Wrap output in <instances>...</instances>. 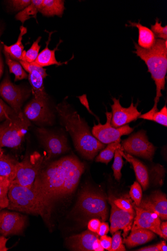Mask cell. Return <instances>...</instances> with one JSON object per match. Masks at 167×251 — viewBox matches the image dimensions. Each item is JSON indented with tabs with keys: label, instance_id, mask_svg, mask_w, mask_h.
Wrapping results in <instances>:
<instances>
[{
	"label": "cell",
	"instance_id": "1",
	"mask_svg": "<svg viewBox=\"0 0 167 251\" xmlns=\"http://www.w3.org/2000/svg\"><path fill=\"white\" fill-rule=\"evenodd\" d=\"M85 171V165L74 155L45 162L32 188L54 202L72 194Z\"/></svg>",
	"mask_w": 167,
	"mask_h": 251
},
{
	"label": "cell",
	"instance_id": "2",
	"mask_svg": "<svg viewBox=\"0 0 167 251\" xmlns=\"http://www.w3.org/2000/svg\"><path fill=\"white\" fill-rule=\"evenodd\" d=\"M66 100L56 107L60 123L71 135L77 151L88 160H92L105 145L94 136L87 123Z\"/></svg>",
	"mask_w": 167,
	"mask_h": 251
},
{
	"label": "cell",
	"instance_id": "3",
	"mask_svg": "<svg viewBox=\"0 0 167 251\" xmlns=\"http://www.w3.org/2000/svg\"><path fill=\"white\" fill-rule=\"evenodd\" d=\"M8 196V210L39 215L48 221L50 219L54 204L32 188L23 187L12 181Z\"/></svg>",
	"mask_w": 167,
	"mask_h": 251
},
{
	"label": "cell",
	"instance_id": "4",
	"mask_svg": "<svg viewBox=\"0 0 167 251\" xmlns=\"http://www.w3.org/2000/svg\"><path fill=\"white\" fill-rule=\"evenodd\" d=\"M135 53L146 63L148 72L156 86V96L153 108H158V103L162 97V91L165 88V79L167 73V40L157 38L153 47L149 49H143L134 42Z\"/></svg>",
	"mask_w": 167,
	"mask_h": 251
},
{
	"label": "cell",
	"instance_id": "5",
	"mask_svg": "<svg viewBox=\"0 0 167 251\" xmlns=\"http://www.w3.org/2000/svg\"><path fill=\"white\" fill-rule=\"evenodd\" d=\"M31 125L23 111L5 120L0 124V147L19 148Z\"/></svg>",
	"mask_w": 167,
	"mask_h": 251
},
{
	"label": "cell",
	"instance_id": "6",
	"mask_svg": "<svg viewBox=\"0 0 167 251\" xmlns=\"http://www.w3.org/2000/svg\"><path fill=\"white\" fill-rule=\"evenodd\" d=\"M76 209L88 217L99 219L105 222L108 217L107 198L102 194L84 189L79 195Z\"/></svg>",
	"mask_w": 167,
	"mask_h": 251
},
{
	"label": "cell",
	"instance_id": "7",
	"mask_svg": "<svg viewBox=\"0 0 167 251\" xmlns=\"http://www.w3.org/2000/svg\"><path fill=\"white\" fill-rule=\"evenodd\" d=\"M44 163V157L38 152L26 156L22 162H18L16 176L13 181L31 188Z\"/></svg>",
	"mask_w": 167,
	"mask_h": 251
},
{
	"label": "cell",
	"instance_id": "8",
	"mask_svg": "<svg viewBox=\"0 0 167 251\" xmlns=\"http://www.w3.org/2000/svg\"><path fill=\"white\" fill-rule=\"evenodd\" d=\"M37 134L47 153L46 157L44 158L45 162H49L52 159L70 150L67 139L63 134L56 133L43 128H38Z\"/></svg>",
	"mask_w": 167,
	"mask_h": 251
},
{
	"label": "cell",
	"instance_id": "9",
	"mask_svg": "<svg viewBox=\"0 0 167 251\" xmlns=\"http://www.w3.org/2000/svg\"><path fill=\"white\" fill-rule=\"evenodd\" d=\"M121 149L131 155L152 161L156 148L149 141L146 131L142 129L123 141Z\"/></svg>",
	"mask_w": 167,
	"mask_h": 251
},
{
	"label": "cell",
	"instance_id": "10",
	"mask_svg": "<svg viewBox=\"0 0 167 251\" xmlns=\"http://www.w3.org/2000/svg\"><path fill=\"white\" fill-rule=\"evenodd\" d=\"M106 115V123L95 125L92 130L94 136L102 144L108 145L120 141L121 136L128 135L133 131L134 128L128 125L118 128L114 127L111 125L112 113L107 111Z\"/></svg>",
	"mask_w": 167,
	"mask_h": 251
},
{
	"label": "cell",
	"instance_id": "11",
	"mask_svg": "<svg viewBox=\"0 0 167 251\" xmlns=\"http://www.w3.org/2000/svg\"><path fill=\"white\" fill-rule=\"evenodd\" d=\"M29 95L25 89L12 83L8 75L0 84V96L17 113L22 112L23 103Z\"/></svg>",
	"mask_w": 167,
	"mask_h": 251
},
{
	"label": "cell",
	"instance_id": "12",
	"mask_svg": "<svg viewBox=\"0 0 167 251\" xmlns=\"http://www.w3.org/2000/svg\"><path fill=\"white\" fill-rule=\"evenodd\" d=\"M26 224V218L18 212H0V234L7 237L23 234Z\"/></svg>",
	"mask_w": 167,
	"mask_h": 251
},
{
	"label": "cell",
	"instance_id": "13",
	"mask_svg": "<svg viewBox=\"0 0 167 251\" xmlns=\"http://www.w3.org/2000/svg\"><path fill=\"white\" fill-rule=\"evenodd\" d=\"M66 244L72 251H104L99 236L96 233L87 230L68 238Z\"/></svg>",
	"mask_w": 167,
	"mask_h": 251
},
{
	"label": "cell",
	"instance_id": "14",
	"mask_svg": "<svg viewBox=\"0 0 167 251\" xmlns=\"http://www.w3.org/2000/svg\"><path fill=\"white\" fill-rule=\"evenodd\" d=\"M23 112L30 122L37 124L51 125L54 122V115L48 106V102L33 98Z\"/></svg>",
	"mask_w": 167,
	"mask_h": 251
},
{
	"label": "cell",
	"instance_id": "15",
	"mask_svg": "<svg viewBox=\"0 0 167 251\" xmlns=\"http://www.w3.org/2000/svg\"><path fill=\"white\" fill-rule=\"evenodd\" d=\"M113 104L111 105L112 119L111 125L115 128H118L127 125L135 121L141 115L137 109L138 104L136 105L132 101L128 108L123 107L120 104V99L112 98Z\"/></svg>",
	"mask_w": 167,
	"mask_h": 251
},
{
	"label": "cell",
	"instance_id": "16",
	"mask_svg": "<svg viewBox=\"0 0 167 251\" xmlns=\"http://www.w3.org/2000/svg\"><path fill=\"white\" fill-rule=\"evenodd\" d=\"M108 201L111 206L110 233L113 235L116 231L122 230L124 231L123 237L125 238L131 230L135 215L131 214L116 206L113 202L112 195L108 198Z\"/></svg>",
	"mask_w": 167,
	"mask_h": 251
},
{
	"label": "cell",
	"instance_id": "17",
	"mask_svg": "<svg viewBox=\"0 0 167 251\" xmlns=\"http://www.w3.org/2000/svg\"><path fill=\"white\" fill-rule=\"evenodd\" d=\"M136 217L134 219L131 231L145 229L152 231L164 238L160 229L161 220L159 216L154 213L140 208L134 205Z\"/></svg>",
	"mask_w": 167,
	"mask_h": 251
},
{
	"label": "cell",
	"instance_id": "18",
	"mask_svg": "<svg viewBox=\"0 0 167 251\" xmlns=\"http://www.w3.org/2000/svg\"><path fill=\"white\" fill-rule=\"evenodd\" d=\"M137 207L157 214L162 220L167 219V196L160 191H156L142 199Z\"/></svg>",
	"mask_w": 167,
	"mask_h": 251
},
{
	"label": "cell",
	"instance_id": "19",
	"mask_svg": "<svg viewBox=\"0 0 167 251\" xmlns=\"http://www.w3.org/2000/svg\"><path fill=\"white\" fill-rule=\"evenodd\" d=\"M120 152L122 157L132 165L137 181L143 190L146 191L149 187L150 181V174L148 168L139 159L124 152L121 149L120 150Z\"/></svg>",
	"mask_w": 167,
	"mask_h": 251
},
{
	"label": "cell",
	"instance_id": "20",
	"mask_svg": "<svg viewBox=\"0 0 167 251\" xmlns=\"http://www.w3.org/2000/svg\"><path fill=\"white\" fill-rule=\"evenodd\" d=\"M47 32V31H46ZM55 32H48L49 33V38L48 40L46 42V48L40 53L36 58V60L34 62V63L35 64L43 67L45 66H48L52 65H57L58 66H61L63 64H65L67 63V62H60L57 61L55 57V52L58 50V48L59 45L63 42L62 40H60V42L57 45L56 48L54 50H50L48 46L51 41V36L53 33Z\"/></svg>",
	"mask_w": 167,
	"mask_h": 251
},
{
	"label": "cell",
	"instance_id": "21",
	"mask_svg": "<svg viewBox=\"0 0 167 251\" xmlns=\"http://www.w3.org/2000/svg\"><path fill=\"white\" fill-rule=\"evenodd\" d=\"M131 231L130 235L124 238L123 242L128 248L146 244L156 237L155 233L152 231L141 228Z\"/></svg>",
	"mask_w": 167,
	"mask_h": 251
},
{
	"label": "cell",
	"instance_id": "22",
	"mask_svg": "<svg viewBox=\"0 0 167 251\" xmlns=\"http://www.w3.org/2000/svg\"><path fill=\"white\" fill-rule=\"evenodd\" d=\"M128 27H136L138 29L139 36L138 45L143 49H151L155 43L156 38L152 30L148 27L142 25L140 22H128Z\"/></svg>",
	"mask_w": 167,
	"mask_h": 251
},
{
	"label": "cell",
	"instance_id": "23",
	"mask_svg": "<svg viewBox=\"0 0 167 251\" xmlns=\"http://www.w3.org/2000/svg\"><path fill=\"white\" fill-rule=\"evenodd\" d=\"M28 79L32 88L34 99L36 100L48 102V97L46 93L44 85L43 78L37 72L29 74Z\"/></svg>",
	"mask_w": 167,
	"mask_h": 251
},
{
	"label": "cell",
	"instance_id": "24",
	"mask_svg": "<svg viewBox=\"0 0 167 251\" xmlns=\"http://www.w3.org/2000/svg\"><path fill=\"white\" fill-rule=\"evenodd\" d=\"M64 10V1L62 0H43L39 12L47 17H62Z\"/></svg>",
	"mask_w": 167,
	"mask_h": 251
},
{
	"label": "cell",
	"instance_id": "25",
	"mask_svg": "<svg viewBox=\"0 0 167 251\" xmlns=\"http://www.w3.org/2000/svg\"><path fill=\"white\" fill-rule=\"evenodd\" d=\"M18 162L10 155L3 154L0 157V176L13 181L16 176Z\"/></svg>",
	"mask_w": 167,
	"mask_h": 251
},
{
	"label": "cell",
	"instance_id": "26",
	"mask_svg": "<svg viewBox=\"0 0 167 251\" xmlns=\"http://www.w3.org/2000/svg\"><path fill=\"white\" fill-rule=\"evenodd\" d=\"M27 32V28L23 26L20 27V33L17 41L13 45L8 46L3 44L4 53L7 55L10 58L15 61H20L24 47L22 44V39L24 35Z\"/></svg>",
	"mask_w": 167,
	"mask_h": 251
},
{
	"label": "cell",
	"instance_id": "27",
	"mask_svg": "<svg viewBox=\"0 0 167 251\" xmlns=\"http://www.w3.org/2000/svg\"><path fill=\"white\" fill-rule=\"evenodd\" d=\"M140 119L150 121L165 127L167 126V107L165 105L160 110L152 108L149 111L141 115Z\"/></svg>",
	"mask_w": 167,
	"mask_h": 251
},
{
	"label": "cell",
	"instance_id": "28",
	"mask_svg": "<svg viewBox=\"0 0 167 251\" xmlns=\"http://www.w3.org/2000/svg\"><path fill=\"white\" fill-rule=\"evenodd\" d=\"M42 2L43 0H33L29 6L16 15V19L20 21L23 24L30 18H34L37 19V15Z\"/></svg>",
	"mask_w": 167,
	"mask_h": 251
},
{
	"label": "cell",
	"instance_id": "29",
	"mask_svg": "<svg viewBox=\"0 0 167 251\" xmlns=\"http://www.w3.org/2000/svg\"><path fill=\"white\" fill-rule=\"evenodd\" d=\"M121 140L108 144V146L102 151L95 161L98 163H102L108 165L114 156L116 150L121 148Z\"/></svg>",
	"mask_w": 167,
	"mask_h": 251
},
{
	"label": "cell",
	"instance_id": "30",
	"mask_svg": "<svg viewBox=\"0 0 167 251\" xmlns=\"http://www.w3.org/2000/svg\"><path fill=\"white\" fill-rule=\"evenodd\" d=\"M6 62L9 68L10 73L15 75V81L27 79L28 75L23 69L20 62L10 58L7 55L5 54Z\"/></svg>",
	"mask_w": 167,
	"mask_h": 251
},
{
	"label": "cell",
	"instance_id": "31",
	"mask_svg": "<svg viewBox=\"0 0 167 251\" xmlns=\"http://www.w3.org/2000/svg\"><path fill=\"white\" fill-rule=\"evenodd\" d=\"M41 38V37H38L36 41L33 43L31 48L27 51L25 50L23 51L20 61L31 63L34 62L36 60L41 48V46L39 45V43Z\"/></svg>",
	"mask_w": 167,
	"mask_h": 251
},
{
	"label": "cell",
	"instance_id": "32",
	"mask_svg": "<svg viewBox=\"0 0 167 251\" xmlns=\"http://www.w3.org/2000/svg\"><path fill=\"white\" fill-rule=\"evenodd\" d=\"M11 181L3 177L0 180V208H7L9 204L8 191Z\"/></svg>",
	"mask_w": 167,
	"mask_h": 251
},
{
	"label": "cell",
	"instance_id": "33",
	"mask_svg": "<svg viewBox=\"0 0 167 251\" xmlns=\"http://www.w3.org/2000/svg\"><path fill=\"white\" fill-rule=\"evenodd\" d=\"M121 148L117 149L114 154V161L112 166L114 176L117 180H120L122 177L121 170L123 166V157L120 153Z\"/></svg>",
	"mask_w": 167,
	"mask_h": 251
},
{
	"label": "cell",
	"instance_id": "34",
	"mask_svg": "<svg viewBox=\"0 0 167 251\" xmlns=\"http://www.w3.org/2000/svg\"><path fill=\"white\" fill-rule=\"evenodd\" d=\"M19 62L23 68H24V70L29 74L33 72H37L41 75L43 79L48 76L46 70L44 69L43 67L35 64L34 62L29 63L23 61H20Z\"/></svg>",
	"mask_w": 167,
	"mask_h": 251
},
{
	"label": "cell",
	"instance_id": "35",
	"mask_svg": "<svg viewBox=\"0 0 167 251\" xmlns=\"http://www.w3.org/2000/svg\"><path fill=\"white\" fill-rule=\"evenodd\" d=\"M151 30L158 39L167 40V26L163 27L158 18H156L155 24L151 25Z\"/></svg>",
	"mask_w": 167,
	"mask_h": 251
},
{
	"label": "cell",
	"instance_id": "36",
	"mask_svg": "<svg viewBox=\"0 0 167 251\" xmlns=\"http://www.w3.org/2000/svg\"><path fill=\"white\" fill-rule=\"evenodd\" d=\"M131 198L134 201V205L138 206L142 199V190L141 186L138 181H135L130 191Z\"/></svg>",
	"mask_w": 167,
	"mask_h": 251
},
{
	"label": "cell",
	"instance_id": "37",
	"mask_svg": "<svg viewBox=\"0 0 167 251\" xmlns=\"http://www.w3.org/2000/svg\"><path fill=\"white\" fill-rule=\"evenodd\" d=\"M113 196V202L119 208L131 214L135 215L134 207L130 201L124 199H114Z\"/></svg>",
	"mask_w": 167,
	"mask_h": 251
},
{
	"label": "cell",
	"instance_id": "38",
	"mask_svg": "<svg viewBox=\"0 0 167 251\" xmlns=\"http://www.w3.org/2000/svg\"><path fill=\"white\" fill-rule=\"evenodd\" d=\"M121 231H116L112 238V251H125L126 248L123 245L121 237Z\"/></svg>",
	"mask_w": 167,
	"mask_h": 251
},
{
	"label": "cell",
	"instance_id": "39",
	"mask_svg": "<svg viewBox=\"0 0 167 251\" xmlns=\"http://www.w3.org/2000/svg\"><path fill=\"white\" fill-rule=\"evenodd\" d=\"M16 113L15 111L0 99V122L5 121Z\"/></svg>",
	"mask_w": 167,
	"mask_h": 251
},
{
	"label": "cell",
	"instance_id": "40",
	"mask_svg": "<svg viewBox=\"0 0 167 251\" xmlns=\"http://www.w3.org/2000/svg\"><path fill=\"white\" fill-rule=\"evenodd\" d=\"M8 2L10 6L16 11H22L31 3V0H12Z\"/></svg>",
	"mask_w": 167,
	"mask_h": 251
},
{
	"label": "cell",
	"instance_id": "41",
	"mask_svg": "<svg viewBox=\"0 0 167 251\" xmlns=\"http://www.w3.org/2000/svg\"><path fill=\"white\" fill-rule=\"evenodd\" d=\"M101 223V222L99 219H92L88 223V229L91 232L97 233Z\"/></svg>",
	"mask_w": 167,
	"mask_h": 251
},
{
	"label": "cell",
	"instance_id": "42",
	"mask_svg": "<svg viewBox=\"0 0 167 251\" xmlns=\"http://www.w3.org/2000/svg\"><path fill=\"white\" fill-rule=\"evenodd\" d=\"M99 239L101 245L104 250L112 251V238L106 235L101 236Z\"/></svg>",
	"mask_w": 167,
	"mask_h": 251
},
{
	"label": "cell",
	"instance_id": "43",
	"mask_svg": "<svg viewBox=\"0 0 167 251\" xmlns=\"http://www.w3.org/2000/svg\"><path fill=\"white\" fill-rule=\"evenodd\" d=\"M110 230L109 226L107 223L101 222L99 229L97 233L99 236L107 235Z\"/></svg>",
	"mask_w": 167,
	"mask_h": 251
},
{
	"label": "cell",
	"instance_id": "44",
	"mask_svg": "<svg viewBox=\"0 0 167 251\" xmlns=\"http://www.w3.org/2000/svg\"><path fill=\"white\" fill-rule=\"evenodd\" d=\"M80 102L81 103L85 106V107L87 108V109L89 111V112L91 114V115H93L95 118H96L97 120L99 122V119H98L97 117L96 116H95L94 114L93 113V112L90 110L88 101L87 99V96L86 95H83V96L81 97H78Z\"/></svg>",
	"mask_w": 167,
	"mask_h": 251
},
{
	"label": "cell",
	"instance_id": "45",
	"mask_svg": "<svg viewBox=\"0 0 167 251\" xmlns=\"http://www.w3.org/2000/svg\"><path fill=\"white\" fill-rule=\"evenodd\" d=\"M8 239L0 234V251H7L8 248L6 247V244Z\"/></svg>",
	"mask_w": 167,
	"mask_h": 251
},
{
	"label": "cell",
	"instance_id": "46",
	"mask_svg": "<svg viewBox=\"0 0 167 251\" xmlns=\"http://www.w3.org/2000/svg\"><path fill=\"white\" fill-rule=\"evenodd\" d=\"M160 229L162 233L164 239L166 240L167 239V222H164L160 225Z\"/></svg>",
	"mask_w": 167,
	"mask_h": 251
},
{
	"label": "cell",
	"instance_id": "47",
	"mask_svg": "<svg viewBox=\"0 0 167 251\" xmlns=\"http://www.w3.org/2000/svg\"><path fill=\"white\" fill-rule=\"evenodd\" d=\"M136 251H159L157 245L143 247Z\"/></svg>",
	"mask_w": 167,
	"mask_h": 251
},
{
	"label": "cell",
	"instance_id": "48",
	"mask_svg": "<svg viewBox=\"0 0 167 251\" xmlns=\"http://www.w3.org/2000/svg\"><path fill=\"white\" fill-rule=\"evenodd\" d=\"M1 50H2V47L1 45H0V78L2 76L3 73V70H4V66H3V60L2 58V55H1Z\"/></svg>",
	"mask_w": 167,
	"mask_h": 251
},
{
	"label": "cell",
	"instance_id": "49",
	"mask_svg": "<svg viewBox=\"0 0 167 251\" xmlns=\"http://www.w3.org/2000/svg\"><path fill=\"white\" fill-rule=\"evenodd\" d=\"M159 251H167V245L165 241H162L157 244Z\"/></svg>",
	"mask_w": 167,
	"mask_h": 251
},
{
	"label": "cell",
	"instance_id": "50",
	"mask_svg": "<svg viewBox=\"0 0 167 251\" xmlns=\"http://www.w3.org/2000/svg\"><path fill=\"white\" fill-rule=\"evenodd\" d=\"M3 154H4V151L2 149V148L0 147V157H1Z\"/></svg>",
	"mask_w": 167,
	"mask_h": 251
},
{
	"label": "cell",
	"instance_id": "51",
	"mask_svg": "<svg viewBox=\"0 0 167 251\" xmlns=\"http://www.w3.org/2000/svg\"><path fill=\"white\" fill-rule=\"evenodd\" d=\"M4 177L0 176V180L2 179Z\"/></svg>",
	"mask_w": 167,
	"mask_h": 251
}]
</instances>
